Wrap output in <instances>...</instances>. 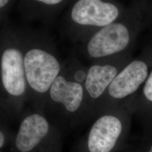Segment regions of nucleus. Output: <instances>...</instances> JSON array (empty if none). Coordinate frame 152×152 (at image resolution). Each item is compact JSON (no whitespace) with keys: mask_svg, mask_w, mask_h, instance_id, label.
<instances>
[{"mask_svg":"<svg viewBox=\"0 0 152 152\" xmlns=\"http://www.w3.org/2000/svg\"><path fill=\"white\" fill-rule=\"evenodd\" d=\"M126 8L113 1H76L66 14V33L73 41L81 42L98 29L118 19Z\"/></svg>","mask_w":152,"mask_h":152,"instance_id":"39448f33","label":"nucleus"},{"mask_svg":"<svg viewBox=\"0 0 152 152\" xmlns=\"http://www.w3.org/2000/svg\"><path fill=\"white\" fill-rule=\"evenodd\" d=\"M147 8L144 2H135L127 7L118 19L81 42L82 54L93 63L132 53L145 25Z\"/></svg>","mask_w":152,"mask_h":152,"instance_id":"7ed1b4c3","label":"nucleus"},{"mask_svg":"<svg viewBox=\"0 0 152 152\" xmlns=\"http://www.w3.org/2000/svg\"><path fill=\"white\" fill-rule=\"evenodd\" d=\"M28 102L44 113L50 87L62 69L52 38L41 31L22 28Z\"/></svg>","mask_w":152,"mask_h":152,"instance_id":"f257e3e1","label":"nucleus"},{"mask_svg":"<svg viewBox=\"0 0 152 152\" xmlns=\"http://www.w3.org/2000/svg\"><path fill=\"white\" fill-rule=\"evenodd\" d=\"M0 38L1 110L6 117H17L28 102L22 28L7 22Z\"/></svg>","mask_w":152,"mask_h":152,"instance_id":"f03ea898","label":"nucleus"},{"mask_svg":"<svg viewBox=\"0 0 152 152\" xmlns=\"http://www.w3.org/2000/svg\"><path fill=\"white\" fill-rule=\"evenodd\" d=\"M148 152H152V147L151 148V149L148 151Z\"/></svg>","mask_w":152,"mask_h":152,"instance_id":"4468645a","label":"nucleus"},{"mask_svg":"<svg viewBox=\"0 0 152 152\" xmlns=\"http://www.w3.org/2000/svg\"><path fill=\"white\" fill-rule=\"evenodd\" d=\"M14 134L11 136L10 131L7 129V127L4 124L1 123L0 129V150L2 152L9 144H11L12 141Z\"/></svg>","mask_w":152,"mask_h":152,"instance_id":"f8f14e48","label":"nucleus"},{"mask_svg":"<svg viewBox=\"0 0 152 152\" xmlns=\"http://www.w3.org/2000/svg\"><path fill=\"white\" fill-rule=\"evenodd\" d=\"M15 1L10 0L0 1V20L1 26L7 23V16Z\"/></svg>","mask_w":152,"mask_h":152,"instance_id":"ddd939ff","label":"nucleus"},{"mask_svg":"<svg viewBox=\"0 0 152 152\" xmlns=\"http://www.w3.org/2000/svg\"><path fill=\"white\" fill-rule=\"evenodd\" d=\"M54 118L53 122L74 127L90 120L85 87L73 81L62 69L50 87L44 109Z\"/></svg>","mask_w":152,"mask_h":152,"instance_id":"20e7f679","label":"nucleus"},{"mask_svg":"<svg viewBox=\"0 0 152 152\" xmlns=\"http://www.w3.org/2000/svg\"><path fill=\"white\" fill-rule=\"evenodd\" d=\"M11 145L12 152H61V128L33 109L22 115Z\"/></svg>","mask_w":152,"mask_h":152,"instance_id":"423d86ee","label":"nucleus"},{"mask_svg":"<svg viewBox=\"0 0 152 152\" xmlns=\"http://www.w3.org/2000/svg\"><path fill=\"white\" fill-rule=\"evenodd\" d=\"M133 58L132 53L92 63L88 68L85 91L90 118L102 112L104 100L115 77Z\"/></svg>","mask_w":152,"mask_h":152,"instance_id":"6e6552de","label":"nucleus"},{"mask_svg":"<svg viewBox=\"0 0 152 152\" xmlns=\"http://www.w3.org/2000/svg\"><path fill=\"white\" fill-rule=\"evenodd\" d=\"M147 103L152 104V68L144 85L138 92Z\"/></svg>","mask_w":152,"mask_h":152,"instance_id":"9b49d317","label":"nucleus"},{"mask_svg":"<svg viewBox=\"0 0 152 152\" xmlns=\"http://www.w3.org/2000/svg\"><path fill=\"white\" fill-rule=\"evenodd\" d=\"M152 68V46L133 58L115 77L105 95L102 112L117 107L121 102L137 94Z\"/></svg>","mask_w":152,"mask_h":152,"instance_id":"0eeeda50","label":"nucleus"},{"mask_svg":"<svg viewBox=\"0 0 152 152\" xmlns=\"http://www.w3.org/2000/svg\"><path fill=\"white\" fill-rule=\"evenodd\" d=\"M69 2L62 0L20 1L18 3V9L26 20L50 24Z\"/></svg>","mask_w":152,"mask_h":152,"instance_id":"9d476101","label":"nucleus"},{"mask_svg":"<svg viewBox=\"0 0 152 152\" xmlns=\"http://www.w3.org/2000/svg\"><path fill=\"white\" fill-rule=\"evenodd\" d=\"M118 109H107L98 114L75 152H112L125 128Z\"/></svg>","mask_w":152,"mask_h":152,"instance_id":"1a4fd4ad","label":"nucleus"}]
</instances>
